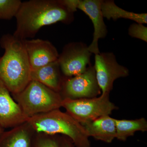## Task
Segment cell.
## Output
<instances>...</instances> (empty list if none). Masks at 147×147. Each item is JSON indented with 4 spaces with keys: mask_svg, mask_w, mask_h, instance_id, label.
I'll use <instances>...</instances> for the list:
<instances>
[{
    "mask_svg": "<svg viewBox=\"0 0 147 147\" xmlns=\"http://www.w3.org/2000/svg\"><path fill=\"white\" fill-rule=\"evenodd\" d=\"M74 13L65 0H30L22 2L15 18L13 36L20 40L33 38L42 27L57 22L71 24Z\"/></svg>",
    "mask_w": 147,
    "mask_h": 147,
    "instance_id": "1",
    "label": "cell"
},
{
    "mask_svg": "<svg viewBox=\"0 0 147 147\" xmlns=\"http://www.w3.org/2000/svg\"><path fill=\"white\" fill-rule=\"evenodd\" d=\"M0 45L5 50L0 57V80L11 94L18 93L31 81V68L23 40L4 34Z\"/></svg>",
    "mask_w": 147,
    "mask_h": 147,
    "instance_id": "2",
    "label": "cell"
},
{
    "mask_svg": "<svg viewBox=\"0 0 147 147\" xmlns=\"http://www.w3.org/2000/svg\"><path fill=\"white\" fill-rule=\"evenodd\" d=\"M27 122L36 133L62 134L68 137L76 147H91L84 127L66 113L57 109L28 119Z\"/></svg>",
    "mask_w": 147,
    "mask_h": 147,
    "instance_id": "3",
    "label": "cell"
},
{
    "mask_svg": "<svg viewBox=\"0 0 147 147\" xmlns=\"http://www.w3.org/2000/svg\"><path fill=\"white\" fill-rule=\"evenodd\" d=\"M12 95L28 119L59 109L63 100L59 93L34 81H31L20 92Z\"/></svg>",
    "mask_w": 147,
    "mask_h": 147,
    "instance_id": "4",
    "label": "cell"
},
{
    "mask_svg": "<svg viewBox=\"0 0 147 147\" xmlns=\"http://www.w3.org/2000/svg\"><path fill=\"white\" fill-rule=\"evenodd\" d=\"M110 94H101L99 97L72 99L64 98L62 107L66 113L81 124L109 116L117 107L110 100Z\"/></svg>",
    "mask_w": 147,
    "mask_h": 147,
    "instance_id": "5",
    "label": "cell"
},
{
    "mask_svg": "<svg viewBox=\"0 0 147 147\" xmlns=\"http://www.w3.org/2000/svg\"><path fill=\"white\" fill-rule=\"evenodd\" d=\"M92 54L88 46L82 42H71L65 45L58 59L64 77L69 78L85 72L91 65Z\"/></svg>",
    "mask_w": 147,
    "mask_h": 147,
    "instance_id": "6",
    "label": "cell"
},
{
    "mask_svg": "<svg viewBox=\"0 0 147 147\" xmlns=\"http://www.w3.org/2000/svg\"><path fill=\"white\" fill-rule=\"evenodd\" d=\"M100 93L94 66L92 65L79 75L64 77L60 92L63 98L72 99L96 97Z\"/></svg>",
    "mask_w": 147,
    "mask_h": 147,
    "instance_id": "7",
    "label": "cell"
},
{
    "mask_svg": "<svg viewBox=\"0 0 147 147\" xmlns=\"http://www.w3.org/2000/svg\"><path fill=\"white\" fill-rule=\"evenodd\" d=\"M96 76L102 94H110L116 79L129 75V70L119 64L113 53H100L95 55Z\"/></svg>",
    "mask_w": 147,
    "mask_h": 147,
    "instance_id": "8",
    "label": "cell"
},
{
    "mask_svg": "<svg viewBox=\"0 0 147 147\" xmlns=\"http://www.w3.org/2000/svg\"><path fill=\"white\" fill-rule=\"evenodd\" d=\"M102 0H76V9L82 11L89 17L94 27L92 41L88 46L92 54L100 53L98 46L99 39L105 38L108 30L103 19L101 9Z\"/></svg>",
    "mask_w": 147,
    "mask_h": 147,
    "instance_id": "9",
    "label": "cell"
},
{
    "mask_svg": "<svg viewBox=\"0 0 147 147\" xmlns=\"http://www.w3.org/2000/svg\"><path fill=\"white\" fill-rule=\"evenodd\" d=\"M32 70L57 61V50L47 40L40 39L23 40Z\"/></svg>",
    "mask_w": 147,
    "mask_h": 147,
    "instance_id": "10",
    "label": "cell"
},
{
    "mask_svg": "<svg viewBox=\"0 0 147 147\" xmlns=\"http://www.w3.org/2000/svg\"><path fill=\"white\" fill-rule=\"evenodd\" d=\"M27 119L20 106L0 80V126L3 129L12 128L26 122Z\"/></svg>",
    "mask_w": 147,
    "mask_h": 147,
    "instance_id": "11",
    "label": "cell"
},
{
    "mask_svg": "<svg viewBox=\"0 0 147 147\" xmlns=\"http://www.w3.org/2000/svg\"><path fill=\"white\" fill-rule=\"evenodd\" d=\"M36 133L26 122L0 134V147H32Z\"/></svg>",
    "mask_w": 147,
    "mask_h": 147,
    "instance_id": "12",
    "label": "cell"
},
{
    "mask_svg": "<svg viewBox=\"0 0 147 147\" xmlns=\"http://www.w3.org/2000/svg\"><path fill=\"white\" fill-rule=\"evenodd\" d=\"M30 77L31 81L39 82L59 93L64 79L58 60L32 70Z\"/></svg>",
    "mask_w": 147,
    "mask_h": 147,
    "instance_id": "13",
    "label": "cell"
},
{
    "mask_svg": "<svg viewBox=\"0 0 147 147\" xmlns=\"http://www.w3.org/2000/svg\"><path fill=\"white\" fill-rule=\"evenodd\" d=\"M115 119L110 116H105L81 124L89 137L110 144L116 138Z\"/></svg>",
    "mask_w": 147,
    "mask_h": 147,
    "instance_id": "14",
    "label": "cell"
},
{
    "mask_svg": "<svg viewBox=\"0 0 147 147\" xmlns=\"http://www.w3.org/2000/svg\"><path fill=\"white\" fill-rule=\"evenodd\" d=\"M101 9L103 18L108 20L113 19L116 21L119 18H124L139 24L147 23L146 13H136L127 11L118 6L113 1H102Z\"/></svg>",
    "mask_w": 147,
    "mask_h": 147,
    "instance_id": "15",
    "label": "cell"
},
{
    "mask_svg": "<svg viewBox=\"0 0 147 147\" xmlns=\"http://www.w3.org/2000/svg\"><path fill=\"white\" fill-rule=\"evenodd\" d=\"M116 137L118 140L125 142L129 137L133 136L137 131L147 130V121L144 118L135 120L115 119Z\"/></svg>",
    "mask_w": 147,
    "mask_h": 147,
    "instance_id": "16",
    "label": "cell"
},
{
    "mask_svg": "<svg viewBox=\"0 0 147 147\" xmlns=\"http://www.w3.org/2000/svg\"><path fill=\"white\" fill-rule=\"evenodd\" d=\"M21 3L20 0H0V19L10 20L15 17Z\"/></svg>",
    "mask_w": 147,
    "mask_h": 147,
    "instance_id": "17",
    "label": "cell"
},
{
    "mask_svg": "<svg viewBox=\"0 0 147 147\" xmlns=\"http://www.w3.org/2000/svg\"><path fill=\"white\" fill-rule=\"evenodd\" d=\"M34 147H60L59 137L44 133H36Z\"/></svg>",
    "mask_w": 147,
    "mask_h": 147,
    "instance_id": "18",
    "label": "cell"
},
{
    "mask_svg": "<svg viewBox=\"0 0 147 147\" xmlns=\"http://www.w3.org/2000/svg\"><path fill=\"white\" fill-rule=\"evenodd\" d=\"M128 32L131 37L147 42V28L144 24L133 23L129 26Z\"/></svg>",
    "mask_w": 147,
    "mask_h": 147,
    "instance_id": "19",
    "label": "cell"
},
{
    "mask_svg": "<svg viewBox=\"0 0 147 147\" xmlns=\"http://www.w3.org/2000/svg\"><path fill=\"white\" fill-rule=\"evenodd\" d=\"M60 147H74L73 142L71 139L66 136L59 137Z\"/></svg>",
    "mask_w": 147,
    "mask_h": 147,
    "instance_id": "20",
    "label": "cell"
},
{
    "mask_svg": "<svg viewBox=\"0 0 147 147\" xmlns=\"http://www.w3.org/2000/svg\"><path fill=\"white\" fill-rule=\"evenodd\" d=\"M4 131V129L2 128L0 126V134H1Z\"/></svg>",
    "mask_w": 147,
    "mask_h": 147,
    "instance_id": "21",
    "label": "cell"
}]
</instances>
